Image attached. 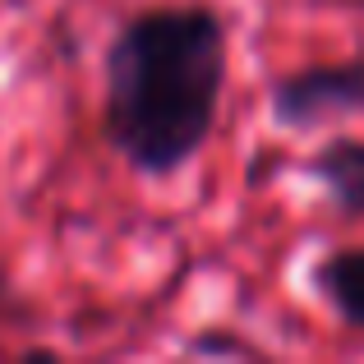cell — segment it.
Returning <instances> with one entry per match:
<instances>
[{
    "label": "cell",
    "mask_w": 364,
    "mask_h": 364,
    "mask_svg": "<svg viewBox=\"0 0 364 364\" xmlns=\"http://www.w3.org/2000/svg\"><path fill=\"white\" fill-rule=\"evenodd\" d=\"M231 70L226 18L213 5H152L120 23L102 70V139L143 180H166L217 129Z\"/></svg>",
    "instance_id": "obj_1"
},
{
    "label": "cell",
    "mask_w": 364,
    "mask_h": 364,
    "mask_svg": "<svg viewBox=\"0 0 364 364\" xmlns=\"http://www.w3.org/2000/svg\"><path fill=\"white\" fill-rule=\"evenodd\" d=\"M272 124L291 134H309L318 124L364 116V55L332 65H304L272 83Z\"/></svg>",
    "instance_id": "obj_2"
},
{
    "label": "cell",
    "mask_w": 364,
    "mask_h": 364,
    "mask_svg": "<svg viewBox=\"0 0 364 364\" xmlns=\"http://www.w3.org/2000/svg\"><path fill=\"white\" fill-rule=\"evenodd\" d=\"M304 176L328 194L332 213L341 222H364V139L332 134L328 143H318L309 152Z\"/></svg>",
    "instance_id": "obj_3"
},
{
    "label": "cell",
    "mask_w": 364,
    "mask_h": 364,
    "mask_svg": "<svg viewBox=\"0 0 364 364\" xmlns=\"http://www.w3.org/2000/svg\"><path fill=\"white\" fill-rule=\"evenodd\" d=\"M309 286L350 332H364V245H341L309 267Z\"/></svg>",
    "instance_id": "obj_4"
},
{
    "label": "cell",
    "mask_w": 364,
    "mask_h": 364,
    "mask_svg": "<svg viewBox=\"0 0 364 364\" xmlns=\"http://www.w3.org/2000/svg\"><path fill=\"white\" fill-rule=\"evenodd\" d=\"M185 355H208V360H249V355H258V350L249 346L245 337L226 332V328H203V332H194V337L185 341Z\"/></svg>",
    "instance_id": "obj_5"
},
{
    "label": "cell",
    "mask_w": 364,
    "mask_h": 364,
    "mask_svg": "<svg viewBox=\"0 0 364 364\" xmlns=\"http://www.w3.org/2000/svg\"><path fill=\"white\" fill-rule=\"evenodd\" d=\"M18 360H23V364H28V360H55V350H51V346H37V350H23Z\"/></svg>",
    "instance_id": "obj_6"
}]
</instances>
